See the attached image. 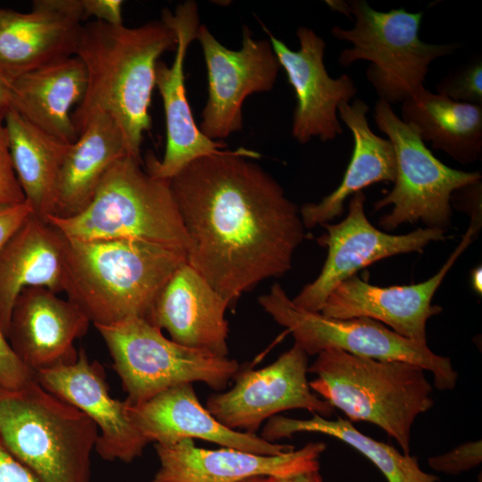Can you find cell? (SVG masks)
Segmentation results:
<instances>
[{
    "mask_svg": "<svg viewBox=\"0 0 482 482\" xmlns=\"http://www.w3.org/2000/svg\"><path fill=\"white\" fill-rule=\"evenodd\" d=\"M239 148L200 157L169 180L189 240L187 262L232 307L292 268L303 242L299 208Z\"/></svg>",
    "mask_w": 482,
    "mask_h": 482,
    "instance_id": "cell-1",
    "label": "cell"
},
{
    "mask_svg": "<svg viewBox=\"0 0 482 482\" xmlns=\"http://www.w3.org/2000/svg\"><path fill=\"white\" fill-rule=\"evenodd\" d=\"M177 44L175 30L162 20L136 28L98 21L82 25L75 55L84 63L87 81L71 113L78 137L94 116L107 113L122 132L128 155L142 162L156 64Z\"/></svg>",
    "mask_w": 482,
    "mask_h": 482,
    "instance_id": "cell-2",
    "label": "cell"
},
{
    "mask_svg": "<svg viewBox=\"0 0 482 482\" xmlns=\"http://www.w3.org/2000/svg\"><path fill=\"white\" fill-rule=\"evenodd\" d=\"M62 253L64 293L94 326L147 320L164 285L187 262L182 249L133 238L62 235Z\"/></svg>",
    "mask_w": 482,
    "mask_h": 482,
    "instance_id": "cell-3",
    "label": "cell"
},
{
    "mask_svg": "<svg viewBox=\"0 0 482 482\" xmlns=\"http://www.w3.org/2000/svg\"><path fill=\"white\" fill-rule=\"evenodd\" d=\"M425 370L399 361L362 357L336 349L322 351L308 367L310 387L350 421L382 428L409 454L411 427L434 404Z\"/></svg>",
    "mask_w": 482,
    "mask_h": 482,
    "instance_id": "cell-4",
    "label": "cell"
},
{
    "mask_svg": "<svg viewBox=\"0 0 482 482\" xmlns=\"http://www.w3.org/2000/svg\"><path fill=\"white\" fill-rule=\"evenodd\" d=\"M98 435L84 412L36 379L0 387V441L37 482H90Z\"/></svg>",
    "mask_w": 482,
    "mask_h": 482,
    "instance_id": "cell-5",
    "label": "cell"
},
{
    "mask_svg": "<svg viewBox=\"0 0 482 482\" xmlns=\"http://www.w3.org/2000/svg\"><path fill=\"white\" fill-rule=\"evenodd\" d=\"M141 164L129 155L118 159L80 212L46 220L71 239L133 238L187 252L188 237L169 180L150 175Z\"/></svg>",
    "mask_w": 482,
    "mask_h": 482,
    "instance_id": "cell-6",
    "label": "cell"
},
{
    "mask_svg": "<svg viewBox=\"0 0 482 482\" xmlns=\"http://www.w3.org/2000/svg\"><path fill=\"white\" fill-rule=\"evenodd\" d=\"M353 27L335 26L332 35L352 44L338 62L348 66L370 62L366 77L379 100L390 105L403 103L424 86L429 66L436 59L452 54L459 44H428L419 37L424 12L404 8L377 11L365 0L347 1Z\"/></svg>",
    "mask_w": 482,
    "mask_h": 482,
    "instance_id": "cell-7",
    "label": "cell"
},
{
    "mask_svg": "<svg viewBox=\"0 0 482 482\" xmlns=\"http://www.w3.org/2000/svg\"><path fill=\"white\" fill-rule=\"evenodd\" d=\"M104 341L130 405L170 388L203 382L221 392L240 370L233 359L167 338L145 319L95 326Z\"/></svg>",
    "mask_w": 482,
    "mask_h": 482,
    "instance_id": "cell-8",
    "label": "cell"
},
{
    "mask_svg": "<svg viewBox=\"0 0 482 482\" xmlns=\"http://www.w3.org/2000/svg\"><path fill=\"white\" fill-rule=\"evenodd\" d=\"M258 302L292 334L308 356L336 349L376 360L405 362L430 371L440 390H452L456 386L458 373L450 358L436 354L427 344L403 337L378 320L366 317L333 319L299 309L278 283Z\"/></svg>",
    "mask_w": 482,
    "mask_h": 482,
    "instance_id": "cell-9",
    "label": "cell"
},
{
    "mask_svg": "<svg viewBox=\"0 0 482 482\" xmlns=\"http://www.w3.org/2000/svg\"><path fill=\"white\" fill-rule=\"evenodd\" d=\"M374 120L392 143L396 158L394 187L374 204V212L393 205L379 225L390 231L403 223L421 221L426 228L445 231L451 226L452 194L481 179V173L455 170L440 162L389 104L376 103Z\"/></svg>",
    "mask_w": 482,
    "mask_h": 482,
    "instance_id": "cell-10",
    "label": "cell"
},
{
    "mask_svg": "<svg viewBox=\"0 0 482 482\" xmlns=\"http://www.w3.org/2000/svg\"><path fill=\"white\" fill-rule=\"evenodd\" d=\"M365 201L362 191L353 194L346 217L322 225L326 234L318 242L328 249L327 258L318 277L291 299L297 308L320 312L330 293L362 269L387 257L421 253L430 242L445 239L439 229L420 228L403 235L381 231L368 220Z\"/></svg>",
    "mask_w": 482,
    "mask_h": 482,
    "instance_id": "cell-11",
    "label": "cell"
},
{
    "mask_svg": "<svg viewBox=\"0 0 482 482\" xmlns=\"http://www.w3.org/2000/svg\"><path fill=\"white\" fill-rule=\"evenodd\" d=\"M308 357L295 343L264 368L239 370L233 387L211 395L205 408L227 428L252 434L265 420L287 410L303 409L328 419L334 408L311 389Z\"/></svg>",
    "mask_w": 482,
    "mask_h": 482,
    "instance_id": "cell-12",
    "label": "cell"
},
{
    "mask_svg": "<svg viewBox=\"0 0 482 482\" xmlns=\"http://www.w3.org/2000/svg\"><path fill=\"white\" fill-rule=\"evenodd\" d=\"M196 39L207 70L208 99L202 112L200 130L221 141L243 129L242 107L252 94L273 88L280 64L269 39H255L243 28L242 46L231 50L220 43L205 25Z\"/></svg>",
    "mask_w": 482,
    "mask_h": 482,
    "instance_id": "cell-13",
    "label": "cell"
},
{
    "mask_svg": "<svg viewBox=\"0 0 482 482\" xmlns=\"http://www.w3.org/2000/svg\"><path fill=\"white\" fill-rule=\"evenodd\" d=\"M481 221L470 219L459 245L428 279L408 286L382 287L362 280L356 274L330 293L320 312L333 319L370 318L403 337L427 344V321L442 312L440 306L432 305L433 296L459 256L476 237Z\"/></svg>",
    "mask_w": 482,
    "mask_h": 482,
    "instance_id": "cell-14",
    "label": "cell"
},
{
    "mask_svg": "<svg viewBox=\"0 0 482 482\" xmlns=\"http://www.w3.org/2000/svg\"><path fill=\"white\" fill-rule=\"evenodd\" d=\"M161 20L175 30L178 44L170 66L162 61L156 64L155 87L162 96L165 113L166 146L162 160L147 153L145 170L155 178L170 180L193 161L217 154L227 145L211 140L201 132L187 98L184 62L187 48L196 39L200 27L196 3L179 4L175 13L164 9Z\"/></svg>",
    "mask_w": 482,
    "mask_h": 482,
    "instance_id": "cell-15",
    "label": "cell"
},
{
    "mask_svg": "<svg viewBox=\"0 0 482 482\" xmlns=\"http://www.w3.org/2000/svg\"><path fill=\"white\" fill-rule=\"evenodd\" d=\"M262 26L295 94L293 137L301 144L312 137L323 142L335 139L343 132L338 106L349 103L357 93L353 79L347 74L332 79L328 74L323 60L326 43L312 29H297L300 48L294 51Z\"/></svg>",
    "mask_w": 482,
    "mask_h": 482,
    "instance_id": "cell-16",
    "label": "cell"
},
{
    "mask_svg": "<svg viewBox=\"0 0 482 482\" xmlns=\"http://www.w3.org/2000/svg\"><path fill=\"white\" fill-rule=\"evenodd\" d=\"M35 378L96 424L99 431L96 451L102 459L129 463L142 455L149 443L134 424L128 403L111 396L104 369L90 361L83 348L74 362L41 370Z\"/></svg>",
    "mask_w": 482,
    "mask_h": 482,
    "instance_id": "cell-17",
    "label": "cell"
},
{
    "mask_svg": "<svg viewBox=\"0 0 482 482\" xmlns=\"http://www.w3.org/2000/svg\"><path fill=\"white\" fill-rule=\"evenodd\" d=\"M159 468L152 482H241L254 476L289 477L319 471L326 449L310 442L298 450L278 455H262L223 447L195 446L193 439L154 445Z\"/></svg>",
    "mask_w": 482,
    "mask_h": 482,
    "instance_id": "cell-18",
    "label": "cell"
},
{
    "mask_svg": "<svg viewBox=\"0 0 482 482\" xmlns=\"http://www.w3.org/2000/svg\"><path fill=\"white\" fill-rule=\"evenodd\" d=\"M90 320L71 300L45 287H29L17 297L8 342L20 361L35 373L74 362L75 340L86 334Z\"/></svg>",
    "mask_w": 482,
    "mask_h": 482,
    "instance_id": "cell-19",
    "label": "cell"
},
{
    "mask_svg": "<svg viewBox=\"0 0 482 482\" xmlns=\"http://www.w3.org/2000/svg\"><path fill=\"white\" fill-rule=\"evenodd\" d=\"M129 411L148 443L169 445L200 438L262 455H278L295 449L290 445L271 443L256 434L227 428L202 405L193 384L170 388L138 405L129 404Z\"/></svg>",
    "mask_w": 482,
    "mask_h": 482,
    "instance_id": "cell-20",
    "label": "cell"
},
{
    "mask_svg": "<svg viewBox=\"0 0 482 482\" xmlns=\"http://www.w3.org/2000/svg\"><path fill=\"white\" fill-rule=\"evenodd\" d=\"M226 300L187 262L157 295L147 321L180 345L228 357Z\"/></svg>",
    "mask_w": 482,
    "mask_h": 482,
    "instance_id": "cell-21",
    "label": "cell"
},
{
    "mask_svg": "<svg viewBox=\"0 0 482 482\" xmlns=\"http://www.w3.org/2000/svg\"><path fill=\"white\" fill-rule=\"evenodd\" d=\"M87 71L76 55L62 58L20 75L10 82V107L58 139H78L71 110L82 100Z\"/></svg>",
    "mask_w": 482,
    "mask_h": 482,
    "instance_id": "cell-22",
    "label": "cell"
},
{
    "mask_svg": "<svg viewBox=\"0 0 482 482\" xmlns=\"http://www.w3.org/2000/svg\"><path fill=\"white\" fill-rule=\"evenodd\" d=\"M29 287L64 293L62 235L35 214L0 253V326L6 338L14 303Z\"/></svg>",
    "mask_w": 482,
    "mask_h": 482,
    "instance_id": "cell-23",
    "label": "cell"
},
{
    "mask_svg": "<svg viewBox=\"0 0 482 482\" xmlns=\"http://www.w3.org/2000/svg\"><path fill=\"white\" fill-rule=\"evenodd\" d=\"M81 28L78 21L34 4L29 12L0 9V73L11 82L75 55Z\"/></svg>",
    "mask_w": 482,
    "mask_h": 482,
    "instance_id": "cell-24",
    "label": "cell"
},
{
    "mask_svg": "<svg viewBox=\"0 0 482 482\" xmlns=\"http://www.w3.org/2000/svg\"><path fill=\"white\" fill-rule=\"evenodd\" d=\"M369 105L360 98L344 103L337 112L353 138L351 161L340 185L319 203H307L299 209L305 229L328 223L344 212L346 198L378 182H393L396 176V158L388 138L376 135L370 128Z\"/></svg>",
    "mask_w": 482,
    "mask_h": 482,
    "instance_id": "cell-25",
    "label": "cell"
},
{
    "mask_svg": "<svg viewBox=\"0 0 482 482\" xmlns=\"http://www.w3.org/2000/svg\"><path fill=\"white\" fill-rule=\"evenodd\" d=\"M125 155L124 137L115 120L107 113L94 116L65 154L53 215L66 218L80 212L109 168Z\"/></svg>",
    "mask_w": 482,
    "mask_h": 482,
    "instance_id": "cell-26",
    "label": "cell"
},
{
    "mask_svg": "<svg viewBox=\"0 0 482 482\" xmlns=\"http://www.w3.org/2000/svg\"><path fill=\"white\" fill-rule=\"evenodd\" d=\"M402 120L424 143L461 164L481 156L482 105L455 102L423 86L402 103Z\"/></svg>",
    "mask_w": 482,
    "mask_h": 482,
    "instance_id": "cell-27",
    "label": "cell"
},
{
    "mask_svg": "<svg viewBox=\"0 0 482 482\" xmlns=\"http://www.w3.org/2000/svg\"><path fill=\"white\" fill-rule=\"evenodd\" d=\"M18 182L33 213L54 214L60 170L71 144L36 127L9 107L4 118Z\"/></svg>",
    "mask_w": 482,
    "mask_h": 482,
    "instance_id": "cell-28",
    "label": "cell"
},
{
    "mask_svg": "<svg viewBox=\"0 0 482 482\" xmlns=\"http://www.w3.org/2000/svg\"><path fill=\"white\" fill-rule=\"evenodd\" d=\"M314 432L336 437L368 458L383 473L388 482H436L435 475L424 472L416 457L400 453L394 446L375 440L356 429L350 420L338 417L336 420L313 414L308 420L275 415L269 419L262 435L276 443L295 433Z\"/></svg>",
    "mask_w": 482,
    "mask_h": 482,
    "instance_id": "cell-29",
    "label": "cell"
},
{
    "mask_svg": "<svg viewBox=\"0 0 482 482\" xmlns=\"http://www.w3.org/2000/svg\"><path fill=\"white\" fill-rule=\"evenodd\" d=\"M438 95L461 103L482 105V59L476 54L453 69L437 84Z\"/></svg>",
    "mask_w": 482,
    "mask_h": 482,
    "instance_id": "cell-30",
    "label": "cell"
},
{
    "mask_svg": "<svg viewBox=\"0 0 482 482\" xmlns=\"http://www.w3.org/2000/svg\"><path fill=\"white\" fill-rule=\"evenodd\" d=\"M481 461L482 443L478 440L461 444L444 454L430 457L428 462L436 471L456 475L478 466Z\"/></svg>",
    "mask_w": 482,
    "mask_h": 482,
    "instance_id": "cell-31",
    "label": "cell"
},
{
    "mask_svg": "<svg viewBox=\"0 0 482 482\" xmlns=\"http://www.w3.org/2000/svg\"><path fill=\"white\" fill-rule=\"evenodd\" d=\"M35 379L34 373L12 351L0 326V387L20 389Z\"/></svg>",
    "mask_w": 482,
    "mask_h": 482,
    "instance_id": "cell-32",
    "label": "cell"
},
{
    "mask_svg": "<svg viewBox=\"0 0 482 482\" xmlns=\"http://www.w3.org/2000/svg\"><path fill=\"white\" fill-rule=\"evenodd\" d=\"M24 201L25 196L13 170L4 120H0V205Z\"/></svg>",
    "mask_w": 482,
    "mask_h": 482,
    "instance_id": "cell-33",
    "label": "cell"
},
{
    "mask_svg": "<svg viewBox=\"0 0 482 482\" xmlns=\"http://www.w3.org/2000/svg\"><path fill=\"white\" fill-rule=\"evenodd\" d=\"M32 214L33 210L26 200L19 204L0 205V253Z\"/></svg>",
    "mask_w": 482,
    "mask_h": 482,
    "instance_id": "cell-34",
    "label": "cell"
},
{
    "mask_svg": "<svg viewBox=\"0 0 482 482\" xmlns=\"http://www.w3.org/2000/svg\"><path fill=\"white\" fill-rule=\"evenodd\" d=\"M122 5L121 0H82L83 20L94 17L98 21L121 25Z\"/></svg>",
    "mask_w": 482,
    "mask_h": 482,
    "instance_id": "cell-35",
    "label": "cell"
},
{
    "mask_svg": "<svg viewBox=\"0 0 482 482\" xmlns=\"http://www.w3.org/2000/svg\"><path fill=\"white\" fill-rule=\"evenodd\" d=\"M481 179L461 187L453 191L451 204L468 213L471 219H481Z\"/></svg>",
    "mask_w": 482,
    "mask_h": 482,
    "instance_id": "cell-36",
    "label": "cell"
},
{
    "mask_svg": "<svg viewBox=\"0 0 482 482\" xmlns=\"http://www.w3.org/2000/svg\"><path fill=\"white\" fill-rule=\"evenodd\" d=\"M0 482H37L0 441Z\"/></svg>",
    "mask_w": 482,
    "mask_h": 482,
    "instance_id": "cell-37",
    "label": "cell"
},
{
    "mask_svg": "<svg viewBox=\"0 0 482 482\" xmlns=\"http://www.w3.org/2000/svg\"><path fill=\"white\" fill-rule=\"evenodd\" d=\"M241 482H324L319 471H312L295 476L278 477L260 475L249 478Z\"/></svg>",
    "mask_w": 482,
    "mask_h": 482,
    "instance_id": "cell-38",
    "label": "cell"
},
{
    "mask_svg": "<svg viewBox=\"0 0 482 482\" xmlns=\"http://www.w3.org/2000/svg\"><path fill=\"white\" fill-rule=\"evenodd\" d=\"M10 107V81L0 73V120Z\"/></svg>",
    "mask_w": 482,
    "mask_h": 482,
    "instance_id": "cell-39",
    "label": "cell"
},
{
    "mask_svg": "<svg viewBox=\"0 0 482 482\" xmlns=\"http://www.w3.org/2000/svg\"><path fill=\"white\" fill-rule=\"evenodd\" d=\"M471 287L478 293H482V270L481 267H477L471 271Z\"/></svg>",
    "mask_w": 482,
    "mask_h": 482,
    "instance_id": "cell-40",
    "label": "cell"
},
{
    "mask_svg": "<svg viewBox=\"0 0 482 482\" xmlns=\"http://www.w3.org/2000/svg\"><path fill=\"white\" fill-rule=\"evenodd\" d=\"M326 3L331 9L344 13L348 18H351L353 21L347 1H326Z\"/></svg>",
    "mask_w": 482,
    "mask_h": 482,
    "instance_id": "cell-41",
    "label": "cell"
}]
</instances>
